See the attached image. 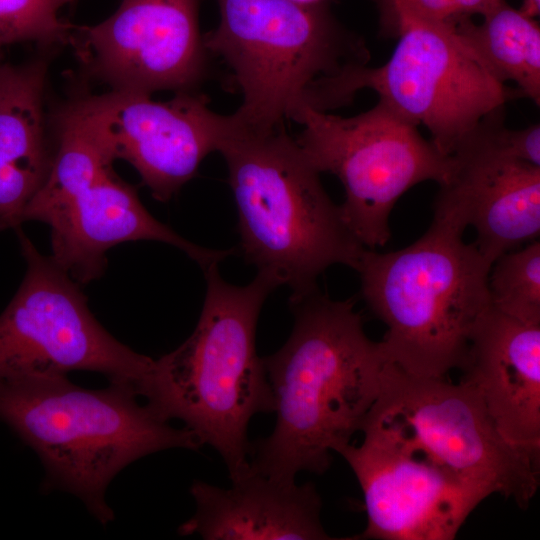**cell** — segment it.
Wrapping results in <instances>:
<instances>
[{
    "label": "cell",
    "mask_w": 540,
    "mask_h": 540,
    "mask_svg": "<svg viewBox=\"0 0 540 540\" xmlns=\"http://www.w3.org/2000/svg\"><path fill=\"white\" fill-rule=\"evenodd\" d=\"M26 272L0 314V381L92 371L139 397L154 360L113 337L95 318L79 284L15 228Z\"/></svg>",
    "instance_id": "10"
},
{
    "label": "cell",
    "mask_w": 540,
    "mask_h": 540,
    "mask_svg": "<svg viewBox=\"0 0 540 540\" xmlns=\"http://www.w3.org/2000/svg\"><path fill=\"white\" fill-rule=\"evenodd\" d=\"M220 20L203 36L242 95L231 114L256 131L284 127L331 82L368 66L365 41L320 5L294 0H216Z\"/></svg>",
    "instance_id": "6"
},
{
    "label": "cell",
    "mask_w": 540,
    "mask_h": 540,
    "mask_svg": "<svg viewBox=\"0 0 540 540\" xmlns=\"http://www.w3.org/2000/svg\"><path fill=\"white\" fill-rule=\"evenodd\" d=\"M398 42L383 65L347 73L331 87L330 109L350 103L365 88L415 125L450 156L488 114L521 96L498 82L454 28L390 11Z\"/></svg>",
    "instance_id": "9"
},
{
    "label": "cell",
    "mask_w": 540,
    "mask_h": 540,
    "mask_svg": "<svg viewBox=\"0 0 540 540\" xmlns=\"http://www.w3.org/2000/svg\"><path fill=\"white\" fill-rule=\"evenodd\" d=\"M289 303L292 332L263 358L275 426L251 443L249 457L253 470L283 482L328 470L332 453L361 431L389 363L365 333L354 299L333 300L317 289Z\"/></svg>",
    "instance_id": "1"
},
{
    "label": "cell",
    "mask_w": 540,
    "mask_h": 540,
    "mask_svg": "<svg viewBox=\"0 0 540 540\" xmlns=\"http://www.w3.org/2000/svg\"><path fill=\"white\" fill-rule=\"evenodd\" d=\"M193 91L168 101L144 93L111 90L76 100L64 111L114 159L131 164L153 197L169 201L217 151L226 115Z\"/></svg>",
    "instance_id": "11"
},
{
    "label": "cell",
    "mask_w": 540,
    "mask_h": 540,
    "mask_svg": "<svg viewBox=\"0 0 540 540\" xmlns=\"http://www.w3.org/2000/svg\"><path fill=\"white\" fill-rule=\"evenodd\" d=\"M294 1L302 3V4H316V3H320L321 0H294Z\"/></svg>",
    "instance_id": "25"
},
{
    "label": "cell",
    "mask_w": 540,
    "mask_h": 540,
    "mask_svg": "<svg viewBox=\"0 0 540 540\" xmlns=\"http://www.w3.org/2000/svg\"><path fill=\"white\" fill-rule=\"evenodd\" d=\"M47 66L0 61V221L21 211L49 173L54 148L44 121Z\"/></svg>",
    "instance_id": "18"
},
{
    "label": "cell",
    "mask_w": 540,
    "mask_h": 540,
    "mask_svg": "<svg viewBox=\"0 0 540 540\" xmlns=\"http://www.w3.org/2000/svg\"><path fill=\"white\" fill-rule=\"evenodd\" d=\"M363 438L426 460L488 496L527 508L539 486L540 457L508 443L466 380L419 377L388 363Z\"/></svg>",
    "instance_id": "7"
},
{
    "label": "cell",
    "mask_w": 540,
    "mask_h": 540,
    "mask_svg": "<svg viewBox=\"0 0 540 540\" xmlns=\"http://www.w3.org/2000/svg\"><path fill=\"white\" fill-rule=\"evenodd\" d=\"M361 487L367 525L351 539L452 540L487 497L424 459L363 438L337 450Z\"/></svg>",
    "instance_id": "13"
},
{
    "label": "cell",
    "mask_w": 540,
    "mask_h": 540,
    "mask_svg": "<svg viewBox=\"0 0 540 540\" xmlns=\"http://www.w3.org/2000/svg\"><path fill=\"white\" fill-rule=\"evenodd\" d=\"M204 273L198 323L178 348L154 360L142 397L161 419L182 421L202 446L215 449L234 479L250 468L251 419L275 408L255 338L262 306L280 284L257 272L249 284L236 286L218 265Z\"/></svg>",
    "instance_id": "3"
},
{
    "label": "cell",
    "mask_w": 540,
    "mask_h": 540,
    "mask_svg": "<svg viewBox=\"0 0 540 540\" xmlns=\"http://www.w3.org/2000/svg\"><path fill=\"white\" fill-rule=\"evenodd\" d=\"M390 11H399L419 19L456 27L480 14L490 0H385Z\"/></svg>",
    "instance_id": "22"
},
{
    "label": "cell",
    "mask_w": 540,
    "mask_h": 540,
    "mask_svg": "<svg viewBox=\"0 0 540 540\" xmlns=\"http://www.w3.org/2000/svg\"><path fill=\"white\" fill-rule=\"evenodd\" d=\"M69 44L111 90L187 92L206 71L198 0H122L101 23L74 27Z\"/></svg>",
    "instance_id": "12"
},
{
    "label": "cell",
    "mask_w": 540,
    "mask_h": 540,
    "mask_svg": "<svg viewBox=\"0 0 540 540\" xmlns=\"http://www.w3.org/2000/svg\"><path fill=\"white\" fill-rule=\"evenodd\" d=\"M468 226L460 199L440 186L418 240L388 253L366 248L361 256V297L387 327L382 351L409 374L444 378L462 370L473 331L491 307V265L464 241Z\"/></svg>",
    "instance_id": "2"
},
{
    "label": "cell",
    "mask_w": 540,
    "mask_h": 540,
    "mask_svg": "<svg viewBox=\"0 0 540 540\" xmlns=\"http://www.w3.org/2000/svg\"><path fill=\"white\" fill-rule=\"evenodd\" d=\"M491 307L528 325H540V242L497 258L488 276Z\"/></svg>",
    "instance_id": "20"
},
{
    "label": "cell",
    "mask_w": 540,
    "mask_h": 540,
    "mask_svg": "<svg viewBox=\"0 0 540 540\" xmlns=\"http://www.w3.org/2000/svg\"><path fill=\"white\" fill-rule=\"evenodd\" d=\"M482 22L470 19L455 32L500 83L516 84L521 96L540 102V28L522 10L506 0H490L481 13Z\"/></svg>",
    "instance_id": "19"
},
{
    "label": "cell",
    "mask_w": 540,
    "mask_h": 540,
    "mask_svg": "<svg viewBox=\"0 0 540 540\" xmlns=\"http://www.w3.org/2000/svg\"><path fill=\"white\" fill-rule=\"evenodd\" d=\"M73 0H0V61L3 51L23 42L69 43L74 26L59 17Z\"/></svg>",
    "instance_id": "21"
},
{
    "label": "cell",
    "mask_w": 540,
    "mask_h": 540,
    "mask_svg": "<svg viewBox=\"0 0 540 540\" xmlns=\"http://www.w3.org/2000/svg\"><path fill=\"white\" fill-rule=\"evenodd\" d=\"M499 137L504 149L513 157L540 166V125L512 130L503 124Z\"/></svg>",
    "instance_id": "23"
},
{
    "label": "cell",
    "mask_w": 540,
    "mask_h": 540,
    "mask_svg": "<svg viewBox=\"0 0 540 540\" xmlns=\"http://www.w3.org/2000/svg\"><path fill=\"white\" fill-rule=\"evenodd\" d=\"M462 371L500 435L540 457V325L490 307L473 331Z\"/></svg>",
    "instance_id": "16"
},
{
    "label": "cell",
    "mask_w": 540,
    "mask_h": 540,
    "mask_svg": "<svg viewBox=\"0 0 540 540\" xmlns=\"http://www.w3.org/2000/svg\"><path fill=\"white\" fill-rule=\"evenodd\" d=\"M51 230V257L78 284L99 279L107 252L124 242L149 240L174 246L203 271L218 265L234 250H213L194 244L155 219L136 189L110 171L50 213L43 221Z\"/></svg>",
    "instance_id": "15"
},
{
    "label": "cell",
    "mask_w": 540,
    "mask_h": 540,
    "mask_svg": "<svg viewBox=\"0 0 540 540\" xmlns=\"http://www.w3.org/2000/svg\"><path fill=\"white\" fill-rule=\"evenodd\" d=\"M194 515L178 528L206 540H330L321 522L322 501L311 482L297 485L250 469L227 489L194 481Z\"/></svg>",
    "instance_id": "17"
},
{
    "label": "cell",
    "mask_w": 540,
    "mask_h": 540,
    "mask_svg": "<svg viewBox=\"0 0 540 540\" xmlns=\"http://www.w3.org/2000/svg\"><path fill=\"white\" fill-rule=\"evenodd\" d=\"M540 0H527V3L522 10L531 17L536 16L539 13Z\"/></svg>",
    "instance_id": "24"
},
{
    "label": "cell",
    "mask_w": 540,
    "mask_h": 540,
    "mask_svg": "<svg viewBox=\"0 0 540 540\" xmlns=\"http://www.w3.org/2000/svg\"><path fill=\"white\" fill-rule=\"evenodd\" d=\"M138 398L128 386L87 389L67 376L0 381V420L38 455L44 490L75 495L106 525L114 513L105 492L122 469L161 450L202 447Z\"/></svg>",
    "instance_id": "5"
},
{
    "label": "cell",
    "mask_w": 540,
    "mask_h": 540,
    "mask_svg": "<svg viewBox=\"0 0 540 540\" xmlns=\"http://www.w3.org/2000/svg\"><path fill=\"white\" fill-rule=\"evenodd\" d=\"M293 120L303 126L295 140L308 161L342 183L343 218L366 248L388 242L390 213L406 191L421 182L441 185L450 178L452 157L380 99L351 117L303 105Z\"/></svg>",
    "instance_id": "8"
},
{
    "label": "cell",
    "mask_w": 540,
    "mask_h": 540,
    "mask_svg": "<svg viewBox=\"0 0 540 540\" xmlns=\"http://www.w3.org/2000/svg\"><path fill=\"white\" fill-rule=\"evenodd\" d=\"M217 151L228 169L240 251L257 272L289 287V301L316 291L332 265L357 269L366 247L284 127L256 131L227 115Z\"/></svg>",
    "instance_id": "4"
},
{
    "label": "cell",
    "mask_w": 540,
    "mask_h": 540,
    "mask_svg": "<svg viewBox=\"0 0 540 540\" xmlns=\"http://www.w3.org/2000/svg\"><path fill=\"white\" fill-rule=\"evenodd\" d=\"M504 108L485 116L462 139L450 155V178L441 184L462 202L468 225L477 233L473 243L491 266L540 234V166L511 156L502 146Z\"/></svg>",
    "instance_id": "14"
}]
</instances>
